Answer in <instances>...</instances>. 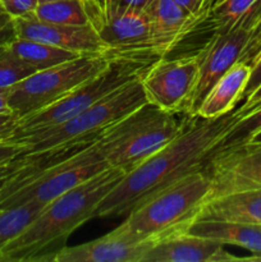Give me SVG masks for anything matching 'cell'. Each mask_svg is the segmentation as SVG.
<instances>
[{"mask_svg": "<svg viewBox=\"0 0 261 262\" xmlns=\"http://www.w3.org/2000/svg\"><path fill=\"white\" fill-rule=\"evenodd\" d=\"M153 2L154 0H110V4L119 5V7L137 8V9H146Z\"/></svg>", "mask_w": 261, "mask_h": 262, "instance_id": "obj_32", "label": "cell"}, {"mask_svg": "<svg viewBox=\"0 0 261 262\" xmlns=\"http://www.w3.org/2000/svg\"><path fill=\"white\" fill-rule=\"evenodd\" d=\"M18 158H19V156H18ZM18 158L14 159V160L9 161V163H5L0 165V187H2L3 184H4V182L9 178L10 174L18 168V164H19Z\"/></svg>", "mask_w": 261, "mask_h": 262, "instance_id": "obj_33", "label": "cell"}, {"mask_svg": "<svg viewBox=\"0 0 261 262\" xmlns=\"http://www.w3.org/2000/svg\"><path fill=\"white\" fill-rule=\"evenodd\" d=\"M32 15L42 22L58 23V25H91L84 0H55V2L38 3Z\"/></svg>", "mask_w": 261, "mask_h": 262, "instance_id": "obj_22", "label": "cell"}, {"mask_svg": "<svg viewBox=\"0 0 261 262\" xmlns=\"http://www.w3.org/2000/svg\"><path fill=\"white\" fill-rule=\"evenodd\" d=\"M196 220H222L261 225V188L209 200Z\"/></svg>", "mask_w": 261, "mask_h": 262, "instance_id": "obj_18", "label": "cell"}, {"mask_svg": "<svg viewBox=\"0 0 261 262\" xmlns=\"http://www.w3.org/2000/svg\"><path fill=\"white\" fill-rule=\"evenodd\" d=\"M174 2L178 3L181 7L188 10L191 14L201 19L202 22L207 19L210 7L212 4V0H174Z\"/></svg>", "mask_w": 261, "mask_h": 262, "instance_id": "obj_28", "label": "cell"}, {"mask_svg": "<svg viewBox=\"0 0 261 262\" xmlns=\"http://www.w3.org/2000/svg\"><path fill=\"white\" fill-rule=\"evenodd\" d=\"M261 84V51L258 55L253 59L252 64H251V74L248 78L247 86H246L245 92H243L242 101H245L251 94L257 90V87Z\"/></svg>", "mask_w": 261, "mask_h": 262, "instance_id": "obj_30", "label": "cell"}, {"mask_svg": "<svg viewBox=\"0 0 261 262\" xmlns=\"http://www.w3.org/2000/svg\"><path fill=\"white\" fill-rule=\"evenodd\" d=\"M204 169L211 181L209 200L261 188V141L214 150Z\"/></svg>", "mask_w": 261, "mask_h": 262, "instance_id": "obj_10", "label": "cell"}, {"mask_svg": "<svg viewBox=\"0 0 261 262\" xmlns=\"http://www.w3.org/2000/svg\"><path fill=\"white\" fill-rule=\"evenodd\" d=\"M46 2H55V0H38V3H46Z\"/></svg>", "mask_w": 261, "mask_h": 262, "instance_id": "obj_40", "label": "cell"}, {"mask_svg": "<svg viewBox=\"0 0 261 262\" xmlns=\"http://www.w3.org/2000/svg\"><path fill=\"white\" fill-rule=\"evenodd\" d=\"M12 113L8 105V89H0V114Z\"/></svg>", "mask_w": 261, "mask_h": 262, "instance_id": "obj_34", "label": "cell"}, {"mask_svg": "<svg viewBox=\"0 0 261 262\" xmlns=\"http://www.w3.org/2000/svg\"><path fill=\"white\" fill-rule=\"evenodd\" d=\"M242 105H245V104H242ZM245 106L250 107V109H251V112H253V110H255V109H257V107H260V106H261V100H258V101H257V102H255V104H251V105H245Z\"/></svg>", "mask_w": 261, "mask_h": 262, "instance_id": "obj_38", "label": "cell"}, {"mask_svg": "<svg viewBox=\"0 0 261 262\" xmlns=\"http://www.w3.org/2000/svg\"><path fill=\"white\" fill-rule=\"evenodd\" d=\"M18 118L13 113L0 114V143L13 138L18 128Z\"/></svg>", "mask_w": 261, "mask_h": 262, "instance_id": "obj_29", "label": "cell"}, {"mask_svg": "<svg viewBox=\"0 0 261 262\" xmlns=\"http://www.w3.org/2000/svg\"><path fill=\"white\" fill-rule=\"evenodd\" d=\"M48 164L31 155L18 158V168L0 187V209L19 206L31 201L49 204L87 179L110 168L96 142L68 154H54Z\"/></svg>", "mask_w": 261, "mask_h": 262, "instance_id": "obj_3", "label": "cell"}, {"mask_svg": "<svg viewBox=\"0 0 261 262\" xmlns=\"http://www.w3.org/2000/svg\"><path fill=\"white\" fill-rule=\"evenodd\" d=\"M242 106L212 119L191 118L183 132L170 143L143 161L102 199L94 217L127 216L177 179L204 168L206 159L217 147L230 127L247 115Z\"/></svg>", "mask_w": 261, "mask_h": 262, "instance_id": "obj_1", "label": "cell"}, {"mask_svg": "<svg viewBox=\"0 0 261 262\" xmlns=\"http://www.w3.org/2000/svg\"><path fill=\"white\" fill-rule=\"evenodd\" d=\"M199 76V54L158 59L141 77L147 102L171 113L186 114L187 101Z\"/></svg>", "mask_w": 261, "mask_h": 262, "instance_id": "obj_11", "label": "cell"}, {"mask_svg": "<svg viewBox=\"0 0 261 262\" xmlns=\"http://www.w3.org/2000/svg\"><path fill=\"white\" fill-rule=\"evenodd\" d=\"M17 38L14 18L7 13L0 4V45H8Z\"/></svg>", "mask_w": 261, "mask_h": 262, "instance_id": "obj_27", "label": "cell"}, {"mask_svg": "<svg viewBox=\"0 0 261 262\" xmlns=\"http://www.w3.org/2000/svg\"><path fill=\"white\" fill-rule=\"evenodd\" d=\"M35 72L37 71L20 60L9 45H0V89H9Z\"/></svg>", "mask_w": 261, "mask_h": 262, "instance_id": "obj_24", "label": "cell"}, {"mask_svg": "<svg viewBox=\"0 0 261 262\" xmlns=\"http://www.w3.org/2000/svg\"><path fill=\"white\" fill-rule=\"evenodd\" d=\"M112 59L113 54H87L35 72L8 89L10 112L20 119L50 106L105 71Z\"/></svg>", "mask_w": 261, "mask_h": 262, "instance_id": "obj_7", "label": "cell"}, {"mask_svg": "<svg viewBox=\"0 0 261 262\" xmlns=\"http://www.w3.org/2000/svg\"><path fill=\"white\" fill-rule=\"evenodd\" d=\"M260 18H261V17H260Z\"/></svg>", "mask_w": 261, "mask_h": 262, "instance_id": "obj_41", "label": "cell"}, {"mask_svg": "<svg viewBox=\"0 0 261 262\" xmlns=\"http://www.w3.org/2000/svg\"><path fill=\"white\" fill-rule=\"evenodd\" d=\"M90 23L110 54L160 59L151 40V26L145 9L110 4L100 12L87 5Z\"/></svg>", "mask_w": 261, "mask_h": 262, "instance_id": "obj_9", "label": "cell"}, {"mask_svg": "<svg viewBox=\"0 0 261 262\" xmlns=\"http://www.w3.org/2000/svg\"><path fill=\"white\" fill-rule=\"evenodd\" d=\"M145 102L140 77L60 124L19 133L10 141L25 146L27 155L68 154L96 141L105 129Z\"/></svg>", "mask_w": 261, "mask_h": 262, "instance_id": "obj_5", "label": "cell"}, {"mask_svg": "<svg viewBox=\"0 0 261 262\" xmlns=\"http://www.w3.org/2000/svg\"><path fill=\"white\" fill-rule=\"evenodd\" d=\"M124 176L119 169L106 168L46 204L35 220L3 248L0 262H53L72 233L94 217L102 199Z\"/></svg>", "mask_w": 261, "mask_h": 262, "instance_id": "obj_2", "label": "cell"}, {"mask_svg": "<svg viewBox=\"0 0 261 262\" xmlns=\"http://www.w3.org/2000/svg\"><path fill=\"white\" fill-rule=\"evenodd\" d=\"M241 261H252V262H261V256L252 255L250 257H241Z\"/></svg>", "mask_w": 261, "mask_h": 262, "instance_id": "obj_37", "label": "cell"}, {"mask_svg": "<svg viewBox=\"0 0 261 262\" xmlns=\"http://www.w3.org/2000/svg\"><path fill=\"white\" fill-rule=\"evenodd\" d=\"M155 60L158 59L142 58V56H119L113 54V59L107 68L96 77L82 83L50 106L20 118L18 120L15 135L32 132L66 122L69 118L96 104L115 90L142 77Z\"/></svg>", "mask_w": 261, "mask_h": 262, "instance_id": "obj_8", "label": "cell"}, {"mask_svg": "<svg viewBox=\"0 0 261 262\" xmlns=\"http://www.w3.org/2000/svg\"><path fill=\"white\" fill-rule=\"evenodd\" d=\"M145 102L105 129L95 141L110 168L128 174L178 137L191 117Z\"/></svg>", "mask_w": 261, "mask_h": 262, "instance_id": "obj_6", "label": "cell"}, {"mask_svg": "<svg viewBox=\"0 0 261 262\" xmlns=\"http://www.w3.org/2000/svg\"><path fill=\"white\" fill-rule=\"evenodd\" d=\"M191 234L232 245L261 256V225L222 220H196L187 230Z\"/></svg>", "mask_w": 261, "mask_h": 262, "instance_id": "obj_19", "label": "cell"}, {"mask_svg": "<svg viewBox=\"0 0 261 262\" xmlns=\"http://www.w3.org/2000/svg\"><path fill=\"white\" fill-rule=\"evenodd\" d=\"M241 261L215 239L179 232L156 242L142 262H229Z\"/></svg>", "mask_w": 261, "mask_h": 262, "instance_id": "obj_14", "label": "cell"}, {"mask_svg": "<svg viewBox=\"0 0 261 262\" xmlns=\"http://www.w3.org/2000/svg\"><path fill=\"white\" fill-rule=\"evenodd\" d=\"M46 204L31 201L14 207L0 209V255L5 246L17 238L35 220Z\"/></svg>", "mask_w": 261, "mask_h": 262, "instance_id": "obj_23", "label": "cell"}, {"mask_svg": "<svg viewBox=\"0 0 261 262\" xmlns=\"http://www.w3.org/2000/svg\"><path fill=\"white\" fill-rule=\"evenodd\" d=\"M0 4L13 18H23L35 13L38 0H0Z\"/></svg>", "mask_w": 261, "mask_h": 262, "instance_id": "obj_26", "label": "cell"}, {"mask_svg": "<svg viewBox=\"0 0 261 262\" xmlns=\"http://www.w3.org/2000/svg\"><path fill=\"white\" fill-rule=\"evenodd\" d=\"M23 154H25V146L20 143L12 142V141L2 142L0 143V165L14 160Z\"/></svg>", "mask_w": 261, "mask_h": 262, "instance_id": "obj_31", "label": "cell"}, {"mask_svg": "<svg viewBox=\"0 0 261 262\" xmlns=\"http://www.w3.org/2000/svg\"><path fill=\"white\" fill-rule=\"evenodd\" d=\"M250 141H261V130L260 132L256 133V135H253L252 137H251Z\"/></svg>", "mask_w": 261, "mask_h": 262, "instance_id": "obj_39", "label": "cell"}, {"mask_svg": "<svg viewBox=\"0 0 261 262\" xmlns=\"http://www.w3.org/2000/svg\"><path fill=\"white\" fill-rule=\"evenodd\" d=\"M261 17V0H212L207 20L214 32H229L240 27L250 28Z\"/></svg>", "mask_w": 261, "mask_h": 262, "instance_id": "obj_20", "label": "cell"}, {"mask_svg": "<svg viewBox=\"0 0 261 262\" xmlns=\"http://www.w3.org/2000/svg\"><path fill=\"white\" fill-rule=\"evenodd\" d=\"M210 191L211 181L205 169L191 171L135 207L112 233L141 242L187 232L209 200Z\"/></svg>", "mask_w": 261, "mask_h": 262, "instance_id": "obj_4", "label": "cell"}, {"mask_svg": "<svg viewBox=\"0 0 261 262\" xmlns=\"http://www.w3.org/2000/svg\"><path fill=\"white\" fill-rule=\"evenodd\" d=\"M17 37L41 41L79 55L110 54L92 25L71 26L42 22L33 15L14 18Z\"/></svg>", "mask_w": 261, "mask_h": 262, "instance_id": "obj_13", "label": "cell"}, {"mask_svg": "<svg viewBox=\"0 0 261 262\" xmlns=\"http://www.w3.org/2000/svg\"><path fill=\"white\" fill-rule=\"evenodd\" d=\"M153 48L159 58L165 56L202 20L174 0H154L147 8Z\"/></svg>", "mask_w": 261, "mask_h": 262, "instance_id": "obj_16", "label": "cell"}, {"mask_svg": "<svg viewBox=\"0 0 261 262\" xmlns=\"http://www.w3.org/2000/svg\"><path fill=\"white\" fill-rule=\"evenodd\" d=\"M8 45L20 60L32 67L36 71H44V69L59 66V64L67 63L79 56V54L73 53V51L64 50L50 43L27 40V38L17 37Z\"/></svg>", "mask_w": 261, "mask_h": 262, "instance_id": "obj_21", "label": "cell"}, {"mask_svg": "<svg viewBox=\"0 0 261 262\" xmlns=\"http://www.w3.org/2000/svg\"><path fill=\"white\" fill-rule=\"evenodd\" d=\"M156 242L159 241L133 242L110 232L99 239L83 245L66 246L54 257L53 262H142L146 253Z\"/></svg>", "mask_w": 261, "mask_h": 262, "instance_id": "obj_15", "label": "cell"}, {"mask_svg": "<svg viewBox=\"0 0 261 262\" xmlns=\"http://www.w3.org/2000/svg\"><path fill=\"white\" fill-rule=\"evenodd\" d=\"M250 74V64L237 61L207 92L197 110L196 117L212 119L228 114L235 109V106L242 101Z\"/></svg>", "mask_w": 261, "mask_h": 262, "instance_id": "obj_17", "label": "cell"}, {"mask_svg": "<svg viewBox=\"0 0 261 262\" xmlns=\"http://www.w3.org/2000/svg\"><path fill=\"white\" fill-rule=\"evenodd\" d=\"M86 4L89 7L95 8V9L100 10V12H104V10L107 9L110 4V0H84Z\"/></svg>", "mask_w": 261, "mask_h": 262, "instance_id": "obj_35", "label": "cell"}, {"mask_svg": "<svg viewBox=\"0 0 261 262\" xmlns=\"http://www.w3.org/2000/svg\"><path fill=\"white\" fill-rule=\"evenodd\" d=\"M261 130V106L255 109L253 112L248 113L247 115L238 119L228 132L223 136L222 141L219 142L217 148L229 147V146L240 145V143L247 142L251 140L253 135Z\"/></svg>", "mask_w": 261, "mask_h": 262, "instance_id": "obj_25", "label": "cell"}, {"mask_svg": "<svg viewBox=\"0 0 261 262\" xmlns=\"http://www.w3.org/2000/svg\"><path fill=\"white\" fill-rule=\"evenodd\" d=\"M250 38V28L240 27L229 32H214L199 51V76L196 86L187 101L186 115L196 117L202 100L237 61Z\"/></svg>", "mask_w": 261, "mask_h": 262, "instance_id": "obj_12", "label": "cell"}, {"mask_svg": "<svg viewBox=\"0 0 261 262\" xmlns=\"http://www.w3.org/2000/svg\"><path fill=\"white\" fill-rule=\"evenodd\" d=\"M258 100H261V84L257 87V90H256L253 94H251L250 96L247 97V99L243 101V104L245 105H251V104H255V102H257Z\"/></svg>", "mask_w": 261, "mask_h": 262, "instance_id": "obj_36", "label": "cell"}]
</instances>
